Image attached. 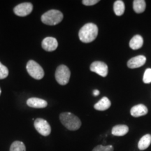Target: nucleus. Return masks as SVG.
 Segmentation results:
<instances>
[{"label": "nucleus", "instance_id": "nucleus-12", "mask_svg": "<svg viewBox=\"0 0 151 151\" xmlns=\"http://www.w3.org/2000/svg\"><path fill=\"white\" fill-rule=\"evenodd\" d=\"M130 113L132 116L135 118L143 116L148 113V109L145 105L138 104L132 107L130 111Z\"/></svg>", "mask_w": 151, "mask_h": 151}, {"label": "nucleus", "instance_id": "nucleus-24", "mask_svg": "<svg viewBox=\"0 0 151 151\" xmlns=\"http://www.w3.org/2000/svg\"><path fill=\"white\" fill-rule=\"evenodd\" d=\"M93 94L94 96H98L99 94V91L98 90H94V92H93Z\"/></svg>", "mask_w": 151, "mask_h": 151}, {"label": "nucleus", "instance_id": "nucleus-10", "mask_svg": "<svg viewBox=\"0 0 151 151\" xmlns=\"http://www.w3.org/2000/svg\"><path fill=\"white\" fill-rule=\"evenodd\" d=\"M146 58L144 55H138L132 58L127 62V67L130 69H136L142 67L146 63Z\"/></svg>", "mask_w": 151, "mask_h": 151}, {"label": "nucleus", "instance_id": "nucleus-23", "mask_svg": "<svg viewBox=\"0 0 151 151\" xmlns=\"http://www.w3.org/2000/svg\"><path fill=\"white\" fill-rule=\"evenodd\" d=\"M99 1V0H83L82 3L86 6H92L97 4Z\"/></svg>", "mask_w": 151, "mask_h": 151}, {"label": "nucleus", "instance_id": "nucleus-17", "mask_svg": "<svg viewBox=\"0 0 151 151\" xmlns=\"http://www.w3.org/2000/svg\"><path fill=\"white\" fill-rule=\"evenodd\" d=\"M146 4L144 0H135L133 1V9L137 14H141L146 10Z\"/></svg>", "mask_w": 151, "mask_h": 151}, {"label": "nucleus", "instance_id": "nucleus-19", "mask_svg": "<svg viewBox=\"0 0 151 151\" xmlns=\"http://www.w3.org/2000/svg\"><path fill=\"white\" fill-rule=\"evenodd\" d=\"M9 151H26V147L21 141H14L11 144Z\"/></svg>", "mask_w": 151, "mask_h": 151}, {"label": "nucleus", "instance_id": "nucleus-22", "mask_svg": "<svg viewBox=\"0 0 151 151\" xmlns=\"http://www.w3.org/2000/svg\"><path fill=\"white\" fill-rule=\"evenodd\" d=\"M92 151H113V147L111 145L106 146H104L102 145H99V146L94 148Z\"/></svg>", "mask_w": 151, "mask_h": 151}, {"label": "nucleus", "instance_id": "nucleus-2", "mask_svg": "<svg viewBox=\"0 0 151 151\" xmlns=\"http://www.w3.org/2000/svg\"><path fill=\"white\" fill-rule=\"evenodd\" d=\"M60 120L65 127L71 131L78 130L81 126V121L73 113L65 112L60 115Z\"/></svg>", "mask_w": 151, "mask_h": 151}, {"label": "nucleus", "instance_id": "nucleus-13", "mask_svg": "<svg viewBox=\"0 0 151 151\" xmlns=\"http://www.w3.org/2000/svg\"><path fill=\"white\" fill-rule=\"evenodd\" d=\"M129 132V127L125 124H118L114 126L111 130V134L116 137H122L127 134Z\"/></svg>", "mask_w": 151, "mask_h": 151}, {"label": "nucleus", "instance_id": "nucleus-25", "mask_svg": "<svg viewBox=\"0 0 151 151\" xmlns=\"http://www.w3.org/2000/svg\"><path fill=\"white\" fill-rule=\"evenodd\" d=\"M1 88H0V95H1Z\"/></svg>", "mask_w": 151, "mask_h": 151}, {"label": "nucleus", "instance_id": "nucleus-7", "mask_svg": "<svg viewBox=\"0 0 151 151\" xmlns=\"http://www.w3.org/2000/svg\"><path fill=\"white\" fill-rule=\"evenodd\" d=\"M90 71L101 76L106 77L108 74V66L104 62L95 61L90 65Z\"/></svg>", "mask_w": 151, "mask_h": 151}, {"label": "nucleus", "instance_id": "nucleus-18", "mask_svg": "<svg viewBox=\"0 0 151 151\" xmlns=\"http://www.w3.org/2000/svg\"><path fill=\"white\" fill-rule=\"evenodd\" d=\"M124 4L121 0H117L115 1L114 5H113V11L116 16H120L124 14Z\"/></svg>", "mask_w": 151, "mask_h": 151}, {"label": "nucleus", "instance_id": "nucleus-6", "mask_svg": "<svg viewBox=\"0 0 151 151\" xmlns=\"http://www.w3.org/2000/svg\"><path fill=\"white\" fill-rule=\"evenodd\" d=\"M35 127L40 134L44 137L50 135L51 132V127L46 120L42 118H37L35 121Z\"/></svg>", "mask_w": 151, "mask_h": 151}, {"label": "nucleus", "instance_id": "nucleus-3", "mask_svg": "<svg viewBox=\"0 0 151 151\" xmlns=\"http://www.w3.org/2000/svg\"><path fill=\"white\" fill-rule=\"evenodd\" d=\"M62 13L55 9L47 11L41 16V21L47 25H56L62 22Z\"/></svg>", "mask_w": 151, "mask_h": 151}, {"label": "nucleus", "instance_id": "nucleus-15", "mask_svg": "<svg viewBox=\"0 0 151 151\" xmlns=\"http://www.w3.org/2000/svg\"><path fill=\"white\" fill-rule=\"evenodd\" d=\"M143 44V39L141 35H135L129 41V46L132 50L141 48Z\"/></svg>", "mask_w": 151, "mask_h": 151}, {"label": "nucleus", "instance_id": "nucleus-5", "mask_svg": "<svg viewBox=\"0 0 151 151\" xmlns=\"http://www.w3.org/2000/svg\"><path fill=\"white\" fill-rule=\"evenodd\" d=\"M26 69L29 76L37 80H41L44 76V70L35 60H29L27 62Z\"/></svg>", "mask_w": 151, "mask_h": 151}, {"label": "nucleus", "instance_id": "nucleus-8", "mask_svg": "<svg viewBox=\"0 0 151 151\" xmlns=\"http://www.w3.org/2000/svg\"><path fill=\"white\" fill-rule=\"evenodd\" d=\"M33 10V5L29 2L22 3L16 6L14 9L15 14L16 16L24 17L28 16Z\"/></svg>", "mask_w": 151, "mask_h": 151}, {"label": "nucleus", "instance_id": "nucleus-21", "mask_svg": "<svg viewBox=\"0 0 151 151\" xmlns=\"http://www.w3.org/2000/svg\"><path fill=\"white\" fill-rule=\"evenodd\" d=\"M143 81L144 83L148 84L151 83V69H147L143 74Z\"/></svg>", "mask_w": 151, "mask_h": 151}, {"label": "nucleus", "instance_id": "nucleus-11", "mask_svg": "<svg viewBox=\"0 0 151 151\" xmlns=\"http://www.w3.org/2000/svg\"><path fill=\"white\" fill-rule=\"evenodd\" d=\"M27 104L29 107L35 109H43L46 108L48 103L46 100L40 99V98L32 97L27 99Z\"/></svg>", "mask_w": 151, "mask_h": 151}, {"label": "nucleus", "instance_id": "nucleus-9", "mask_svg": "<svg viewBox=\"0 0 151 151\" xmlns=\"http://www.w3.org/2000/svg\"><path fill=\"white\" fill-rule=\"evenodd\" d=\"M41 46L43 50L48 52H52L55 50L58 46V41L54 37H46L42 41Z\"/></svg>", "mask_w": 151, "mask_h": 151}, {"label": "nucleus", "instance_id": "nucleus-4", "mask_svg": "<svg viewBox=\"0 0 151 151\" xmlns=\"http://www.w3.org/2000/svg\"><path fill=\"white\" fill-rule=\"evenodd\" d=\"M55 76L58 83L62 86H65L69 83V79H70V70L66 65H60L57 68Z\"/></svg>", "mask_w": 151, "mask_h": 151}, {"label": "nucleus", "instance_id": "nucleus-14", "mask_svg": "<svg viewBox=\"0 0 151 151\" xmlns=\"http://www.w3.org/2000/svg\"><path fill=\"white\" fill-rule=\"evenodd\" d=\"M111 105V101L107 97H103L102 99H100L97 104L94 106V108L97 111H106L110 108Z\"/></svg>", "mask_w": 151, "mask_h": 151}, {"label": "nucleus", "instance_id": "nucleus-1", "mask_svg": "<svg viewBox=\"0 0 151 151\" xmlns=\"http://www.w3.org/2000/svg\"><path fill=\"white\" fill-rule=\"evenodd\" d=\"M98 35V27L94 23H87L81 27L78 33L80 40L83 43L92 42Z\"/></svg>", "mask_w": 151, "mask_h": 151}, {"label": "nucleus", "instance_id": "nucleus-16", "mask_svg": "<svg viewBox=\"0 0 151 151\" xmlns=\"http://www.w3.org/2000/svg\"><path fill=\"white\" fill-rule=\"evenodd\" d=\"M151 143V135L149 134L144 135L141 137V139L139 140V143H138V148L139 150H146L150 146Z\"/></svg>", "mask_w": 151, "mask_h": 151}, {"label": "nucleus", "instance_id": "nucleus-20", "mask_svg": "<svg viewBox=\"0 0 151 151\" xmlns=\"http://www.w3.org/2000/svg\"><path fill=\"white\" fill-rule=\"evenodd\" d=\"M9 69L0 62V79H4L8 76Z\"/></svg>", "mask_w": 151, "mask_h": 151}]
</instances>
